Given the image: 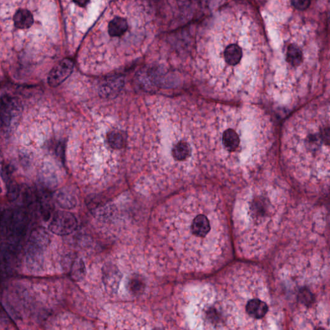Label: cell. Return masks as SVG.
<instances>
[{
	"mask_svg": "<svg viewBox=\"0 0 330 330\" xmlns=\"http://www.w3.org/2000/svg\"><path fill=\"white\" fill-rule=\"evenodd\" d=\"M282 158L290 176L305 187L329 185V106H311L286 123L282 139Z\"/></svg>",
	"mask_w": 330,
	"mask_h": 330,
	"instance_id": "cell-2",
	"label": "cell"
},
{
	"mask_svg": "<svg viewBox=\"0 0 330 330\" xmlns=\"http://www.w3.org/2000/svg\"><path fill=\"white\" fill-rule=\"evenodd\" d=\"M8 194L11 199H15L19 195L20 190L17 183L15 181H11L8 183Z\"/></svg>",
	"mask_w": 330,
	"mask_h": 330,
	"instance_id": "cell-21",
	"label": "cell"
},
{
	"mask_svg": "<svg viewBox=\"0 0 330 330\" xmlns=\"http://www.w3.org/2000/svg\"><path fill=\"white\" fill-rule=\"evenodd\" d=\"M283 189L264 182L241 193L234 208V229L237 245L245 256L263 254L274 243L286 208Z\"/></svg>",
	"mask_w": 330,
	"mask_h": 330,
	"instance_id": "cell-4",
	"label": "cell"
},
{
	"mask_svg": "<svg viewBox=\"0 0 330 330\" xmlns=\"http://www.w3.org/2000/svg\"><path fill=\"white\" fill-rule=\"evenodd\" d=\"M154 16L143 0H117L99 18L83 43V54L93 58L139 53L154 37Z\"/></svg>",
	"mask_w": 330,
	"mask_h": 330,
	"instance_id": "cell-3",
	"label": "cell"
},
{
	"mask_svg": "<svg viewBox=\"0 0 330 330\" xmlns=\"http://www.w3.org/2000/svg\"><path fill=\"white\" fill-rule=\"evenodd\" d=\"M291 4L297 10L305 11L310 6L311 0H291Z\"/></svg>",
	"mask_w": 330,
	"mask_h": 330,
	"instance_id": "cell-20",
	"label": "cell"
},
{
	"mask_svg": "<svg viewBox=\"0 0 330 330\" xmlns=\"http://www.w3.org/2000/svg\"><path fill=\"white\" fill-rule=\"evenodd\" d=\"M1 163H2V162H1V157H0V168H2Z\"/></svg>",
	"mask_w": 330,
	"mask_h": 330,
	"instance_id": "cell-22",
	"label": "cell"
},
{
	"mask_svg": "<svg viewBox=\"0 0 330 330\" xmlns=\"http://www.w3.org/2000/svg\"><path fill=\"white\" fill-rule=\"evenodd\" d=\"M69 32L79 42L99 18L109 0H64Z\"/></svg>",
	"mask_w": 330,
	"mask_h": 330,
	"instance_id": "cell-9",
	"label": "cell"
},
{
	"mask_svg": "<svg viewBox=\"0 0 330 330\" xmlns=\"http://www.w3.org/2000/svg\"><path fill=\"white\" fill-rule=\"evenodd\" d=\"M73 69L72 61L65 59L52 69L48 76V83L52 87L60 85L70 76Z\"/></svg>",
	"mask_w": 330,
	"mask_h": 330,
	"instance_id": "cell-13",
	"label": "cell"
},
{
	"mask_svg": "<svg viewBox=\"0 0 330 330\" xmlns=\"http://www.w3.org/2000/svg\"><path fill=\"white\" fill-rule=\"evenodd\" d=\"M194 149L192 143L186 140L181 139L175 143L172 149V156L175 161L179 163H186L192 165L194 158Z\"/></svg>",
	"mask_w": 330,
	"mask_h": 330,
	"instance_id": "cell-14",
	"label": "cell"
},
{
	"mask_svg": "<svg viewBox=\"0 0 330 330\" xmlns=\"http://www.w3.org/2000/svg\"><path fill=\"white\" fill-rule=\"evenodd\" d=\"M56 202L61 208L71 209L76 205V197L69 191L61 190L56 195Z\"/></svg>",
	"mask_w": 330,
	"mask_h": 330,
	"instance_id": "cell-17",
	"label": "cell"
},
{
	"mask_svg": "<svg viewBox=\"0 0 330 330\" xmlns=\"http://www.w3.org/2000/svg\"><path fill=\"white\" fill-rule=\"evenodd\" d=\"M85 273V265H84L83 262L81 260L76 261L73 268L74 278L76 279H81V277H83Z\"/></svg>",
	"mask_w": 330,
	"mask_h": 330,
	"instance_id": "cell-19",
	"label": "cell"
},
{
	"mask_svg": "<svg viewBox=\"0 0 330 330\" xmlns=\"http://www.w3.org/2000/svg\"><path fill=\"white\" fill-rule=\"evenodd\" d=\"M21 101L17 97L4 95L0 97V129L9 133L19 122L22 113Z\"/></svg>",
	"mask_w": 330,
	"mask_h": 330,
	"instance_id": "cell-10",
	"label": "cell"
},
{
	"mask_svg": "<svg viewBox=\"0 0 330 330\" xmlns=\"http://www.w3.org/2000/svg\"><path fill=\"white\" fill-rule=\"evenodd\" d=\"M107 142L113 149H122L126 145V134L122 131H112L108 134Z\"/></svg>",
	"mask_w": 330,
	"mask_h": 330,
	"instance_id": "cell-18",
	"label": "cell"
},
{
	"mask_svg": "<svg viewBox=\"0 0 330 330\" xmlns=\"http://www.w3.org/2000/svg\"><path fill=\"white\" fill-rule=\"evenodd\" d=\"M35 21V16L26 8L18 9L13 17V26L20 31L31 28Z\"/></svg>",
	"mask_w": 330,
	"mask_h": 330,
	"instance_id": "cell-16",
	"label": "cell"
},
{
	"mask_svg": "<svg viewBox=\"0 0 330 330\" xmlns=\"http://www.w3.org/2000/svg\"><path fill=\"white\" fill-rule=\"evenodd\" d=\"M277 279L293 324L309 328L328 325V268L319 256L292 257L280 268Z\"/></svg>",
	"mask_w": 330,
	"mask_h": 330,
	"instance_id": "cell-5",
	"label": "cell"
},
{
	"mask_svg": "<svg viewBox=\"0 0 330 330\" xmlns=\"http://www.w3.org/2000/svg\"><path fill=\"white\" fill-rule=\"evenodd\" d=\"M28 224V215L24 209L18 208L12 213L9 235L15 244L26 235Z\"/></svg>",
	"mask_w": 330,
	"mask_h": 330,
	"instance_id": "cell-12",
	"label": "cell"
},
{
	"mask_svg": "<svg viewBox=\"0 0 330 330\" xmlns=\"http://www.w3.org/2000/svg\"><path fill=\"white\" fill-rule=\"evenodd\" d=\"M124 86V79L121 76H112L106 78L99 87L100 96L106 99L115 98Z\"/></svg>",
	"mask_w": 330,
	"mask_h": 330,
	"instance_id": "cell-15",
	"label": "cell"
},
{
	"mask_svg": "<svg viewBox=\"0 0 330 330\" xmlns=\"http://www.w3.org/2000/svg\"><path fill=\"white\" fill-rule=\"evenodd\" d=\"M183 232L193 265L210 270L222 264L229 247L226 217L217 198L211 193L193 199L184 214Z\"/></svg>",
	"mask_w": 330,
	"mask_h": 330,
	"instance_id": "cell-6",
	"label": "cell"
},
{
	"mask_svg": "<svg viewBox=\"0 0 330 330\" xmlns=\"http://www.w3.org/2000/svg\"><path fill=\"white\" fill-rule=\"evenodd\" d=\"M77 225L76 218L69 211H56L52 216L49 229L56 235H69L76 230Z\"/></svg>",
	"mask_w": 330,
	"mask_h": 330,
	"instance_id": "cell-11",
	"label": "cell"
},
{
	"mask_svg": "<svg viewBox=\"0 0 330 330\" xmlns=\"http://www.w3.org/2000/svg\"><path fill=\"white\" fill-rule=\"evenodd\" d=\"M225 285L241 328H274L279 324V309L258 271L249 267L232 271Z\"/></svg>",
	"mask_w": 330,
	"mask_h": 330,
	"instance_id": "cell-7",
	"label": "cell"
},
{
	"mask_svg": "<svg viewBox=\"0 0 330 330\" xmlns=\"http://www.w3.org/2000/svg\"><path fill=\"white\" fill-rule=\"evenodd\" d=\"M203 132L202 147L209 161L232 176L253 172L265 161L272 144L269 118L253 106L216 108Z\"/></svg>",
	"mask_w": 330,
	"mask_h": 330,
	"instance_id": "cell-1",
	"label": "cell"
},
{
	"mask_svg": "<svg viewBox=\"0 0 330 330\" xmlns=\"http://www.w3.org/2000/svg\"><path fill=\"white\" fill-rule=\"evenodd\" d=\"M191 315L194 326L202 329H236L239 323L235 309L225 291L204 285L193 300Z\"/></svg>",
	"mask_w": 330,
	"mask_h": 330,
	"instance_id": "cell-8",
	"label": "cell"
}]
</instances>
